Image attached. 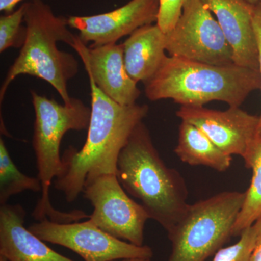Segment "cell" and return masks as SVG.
I'll return each mask as SVG.
<instances>
[{
  "label": "cell",
  "mask_w": 261,
  "mask_h": 261,
  "mask_svg": "<svg viewBox=\"0 0 261 261\" xmlns=\"http://www.w3.org/2000/svg\"><path fill=\"white\" fill-rule=\"evenodd\" d=\"M253 27L255 36H256L257 47H258L259 73H260L261 82V3L253 5ZM257 137L261 139V113L260 116H259Z\"/></svg>",
  "instance_id": "7402d4cb"
},
{
  "label": "cell",
  "mask_w": 261,
  "mask_h": 261,
  "mask_svg": "<svg viewBox=\"0 0 261 261\" xmlns=\"http://www.w3.org/2000/svg\"><path fill=\"white\" fill-rule=\"evenodd\" d=\"M116 176L125 191L140 201L150 219L166 231L177 223L189 205L185 179L163 162L143 121L119 154Z\"/></svg>",
  "instance_id": "7a4b0ae2"
},
{
  "label": "cell",
  "mask_w": 261,
  "mask_h": 261,
  "mask_svg": "<svg viewBox=\"0 0 261 261\" xmlns=\"http://www.w3.org/2000/svg\"><path fill=\"white\" fill-rule=\"evenodd\" d=\"M25 209L19 204L0 207V255L8 261H74L51 250L24 226Z\"/></svg>",
  "instance_id": "5bb4252c"
},
{
  "label": "cell",
  "mask_w": 261,
  "mask_h": 261,
  "mask_svg": "<svg viewBox=\"0 0 261 261\" xmlns=\"http://www.w3.org/2000/svg\"><path fill=\"white\" fill-rule=\"evenodd\" d=\"M82 193L93 206L91 222L114 238L143 246L145 224L150 217L128 195L116 174L101 175L86 182Z\"/></svg>",
  "instance_id": "ba28073f"
},
{
  "label": "cell",
  "mask_w": 261,
  "mask_h": 261,
  "mask_svg": "<svg viewBox=\"0 0 261 261\" xmlns=\"http://www.w3.org/2000/svg\"><path fill=\"white\" fill-rule=\"evenodd\" d=\"M72 48L80 55L89 78L103 93L121 106L137 104L141 91L127 72L123 44L87 47L77 37Z\"/></svg>",
  "instance_id": "7c38bea8"
},
{
  "label": "cell",
  "mask_w": 261,
  "mask_h": 261,
  "mask_svg": "<svg viewBox=\"0 0 261 261\" xmlns=\"http://www.w3.org/2000/svg\"><path fill=\"white\" fill-rule=\"evenodd\" d=\"M28 228L43 241L70 249L85 261L151 259L153 256L150 247L137 246L114 238L89 220L62 224L45 219Z\"/></svg>",
  "instance_id": "9c48e42d"
},
{
  "label": "cell",
  "mask_w": 261,
  "mask_h": 261,
  "mask_svg": "<svg viewBox=\"0 0 261 261\" xmlns=\"http://www.w3.org/2000/svg\"><path fill=\"white\" fill-rule=\"evenodd\" d=\"M254 226L256 229V236L250 261H261V216L255 221Z\"/></svg>",
  "instance_id": "603a6c76"
},
{
  "label": "cell",
  "mask_w": 261,
  "mask_h": 261,
  "mask_svg": "<svg viewBox=\"0 0 261 261\" xmlns=\"http://www.w3.org/2000/svg\"><path fill=\"white\" fill-rule=\"evenodd\" d=\"M244 1L252 5H255L257 4V3H261V0H244Z\"/></svg>",
  "instance_id": "d4e9b609"
},
{
  "label": "cell",
  "mask_w": 261,
  "mask_h": 261,
  "mask_svg": "<svg viewBox=\"0 0 261 261\" xmlns=\"http://www.w3.org/2000/svg\"><path fill=\"white\" fill-rule=\"evenodd\" d=\"M174 152L183 163L207 166L219 172L227 171L232 162V156L221 150L200 128L185 121L178 128Z\"/></svg>",
  "instance_id": "2e32d148"
},
{
  "label": "cell",
  "mask_w": 261,
  "mask_h": 261,
  "mask_svg": "<svg viewBox=\"0 0 261 261\" xmlns=\"http://www.w3.org/2000/svg\"><path fill=\"white\" fill-rule=\"evenodd\" d=\"M89 80L92 102L87 140L80 150L73 146L65 149L61 172L54 180L55 188L68 202L78 198L86 182L101 175H116L122 149L149 112L146 105L118 104Z\"/></svg>",
  "instance_id": "6da1fadb"
},
{
  "label": "cell",
  "mask_w": 261,
  "mask_h": 261,
  "mask_svg": "<svg viewBox=\"0 0 261 261\" xmlns=\"http://www.w3.org/2000/svg\"><path fill=\"white\" fill-rule=\"evenodd\" d=\"M23 0H0V11L5 14L14 11L15 7Z\"/></svg>",
  "instance_id": "cb8c5ba5"
},
{
  "label": "cell",
  "mask_w": 261,
  "mask_h": 261,
  "mask_svg": "<svg viewBox=\"0 0 261 261\" xmlns=\"http://www.w3.org/2000/svg\"><path fill=\"white\" fill-rule=\"evenodd\" d=\"M260 84L259 70L234 63L214 65L167 56L145 82V92L149 100L171 99L181 106L221 101L229 107H240Z\"/></svg>",
  "instance_id": "3957f363"
},
{
  "label": "cell",
  "mask_w": 261,
  "mask_h": 261,
  "mask_svg": "<svg viewBox=\"0 0 261 261\" xmlns=\"http://www.w3.org/2000/svg\"><path fill=\"white\" fill-rule=\"evenodd\" d=\"M255 236L256 229L253 224L244 230L236 243L219 249L213 261H250Z\"/></svg>",
  "instance_id": "ffe728a7"
},
{
  "label": "cell",
  "mask_w": 261,
  "mask_h": 261,
  "mask_svg": "<svg viewBox=\"0 0 261 261\" xmlns=\"http://www.w3.org/2000/svg\"><path fill=\"white\" fill-rule=\"evenodd\" d=\"M42 192L38 177L22 173L13 162L4 140L0 139V205L8 204L12 196L25 191Z\"/></svg>",
  "instance_id": "ac0fdd59"
},
{
  "label": "cell",
  "mask_w": 261,
  "mask_h": 261,
  "mask_svg": "<svg viewBox=\"0 0 261 261\" xmlns=\"http://www.w3.org/2000/svg\"><path fill=\"white\" fill-rule=\"evenodd\" d=\"M245 166L252 170L250 186L245 192L241 210L232 228V237L240 236L261 216V139L256 138L245 158Z\"/></svg>",
  "instance_id": "e0dca14e"
},
{
  "label": "cell",
  "mask_w": 261,
  "mask_h": 261,
  "mask_svg": "<svg viewBox=\"0 0 261 261\" xmlns=\"http://www.w3.org/2000/svg\"><path fill=\"white\" fill-rule=\"evenodd\" d=\"M159 9L160 0H130L108 13L67 18L70 28L78 31L82 42L97 47L116 44L141 27L157 23Z\"/></svg>",
  "instance_id": "8fae6325"
},
{
  "label": "cell",
  "mask_w": 261,
  "mask_h": 261,
  "mask_svg": "<svg viewBox=\"0 0 261 261\" xmlns=\"http://www.w3.org/2000/svg\"><path fill=\"white\" fill-rule=\"evenodd\" d=\"M31 95L35 112L32 146L37 159V177L42 187V196L32 216L38 221L48 219L62 224L87 219L88 215L82 211L56 210L51 203L49 189L61 172L60 148L63 137L68 130L88 129L91 108L76 98L61 105L34 90L31 91Z\"/></svg>",
  "instance_id": "5b68a950"
},
{
  "label": "cell",
  "mask_w": 261,
  "mask_h": 261,
  "mask_svg": "<svg viewBox=\"0 0 261 261\" xmlns=\"http://www.w3.org/2000/svg\"><path fill=\"white\" fill-rule=\"evenodd\" d=\"M176 116L200 128L215 145L231 156L244 159L257 138L259 116L240 107L217 111L204 106H181Z\"/></svg>",
  "instance_id": "30bf717a"
},
{
  "label": "cell",
  "mask_w": 261,
  "mask_h": 261,
  "mask_svg": "<svg viewBox=\"0 0 261 261\" xmlns=\"http://www.w3.org/2000/svg\"><path fill=\"white\" fill-rule=\"evenodd\" d=\"M245 192H223L189 204L167 231L172 250L168 261H206L232 237Z\"/></svg>",
  "instance_id": "8992f818"
},
{
  "label": "cell",
  "mask_w": 261,
  "mask_h": 261,
  "mask_svg": "<svg viewBox=\"0 0 261 261\" xmlns=\"http://www.w3.org/2000/svg\"><path fill=\"white\" fill-rule=\"evenodd\" d=\"M127 72L137 83L150 80L166 58V36L157 23L132 33L123 43Z\"/></svg>",
  "instance_id": "9a60e30c"
},
{
  "label": "cell",
  "mask_w": 261,
  "mask_h": 261,
  "mask_svg": "<svg viewBox=\"0 0 261 261\" xmlns=\"http://www.w3.org/2000/svg\"><path fill=\"white\" fill-rule=\"evenodd\" d=\"M27 3L12 13L0 17V53L9 48H21L27 37V27L23 25Z\"/></svg>",
  "instance_id": "d6986e66"
},
{
  "label": "cell",
  "mask_w": 261,
  "mask_h": 261,
  "mask_svg": "<svg viewBox=\"0 0 261 261\" xmlns=\"http://www.w3.org/2000/svg\"><path fill=\"white\" fill-rule=\"evenodd\" d=\"M215 15L231 47L233 63L259 70L258 47L253 27V5L244 0H201Z\"/></svg>",
  "instance_id": "4fadbf2b"
},
{
  "label": "cell",
  "mask_w": 261,
  "mask_h": 261,
  "mask_svg": "<svg viewBox=\"0 0 261 261\" xmlns=\"http://www.w3.org/2000/svg\"><path fill=\"white\" fill-rule=\"evenodd\" d=\"M166 36L170 56L214 65L233 63L232 49L201 0H187L177 23Z\"/></svg>",
  "instance_id": "52a82bcc"
},
{
  "label": "cell",
  "mask_w": 261,
  "mask_h": 261,
  "mask_svg": "<svg viewBox=\"0 0 261 261\" xmlns=\"http://www.w3.org/2000/svg\"><path fill=\"white\" fill-rule=\"evenodd\" d=\"M121 261H151V259H126V260H122Z\"/></svg>",
  "instance_id": "484cf974"
},
{
  "label": "cell",
  "mask_w": 261,
  "mask_h": 261,
  "mask_svg": "<svg viewBox=\"0 0 261 261\" xmlns=\"http://www.w3.org/2000/svg\"><path fill=\"white\" fill-rule=\"evenodd\" d=\"M24 23L27 37L0 89V102L12 83L20 75L41 79L50 84L63 102L71 100L68 83L78 73V61L70 53L60 50L57 43L73 47L77 37L69 29L68 18L55 14L43 0L27 2Z\"/></svg>",
  "instance_id": "277c9868"
},
{
  "label": "cell",
  "mask_w": 261,
  "mask_h": 261,
  "mask_svg": "<svg viewBox=\"0 0 261 261\" xmlns=\"http://www.w3.org/2000/svg\"><path fill=\"white\" fill-rule=\"evenodd\" d=\"M187 0H160L158 25L165 34L171 32L181 16Z\"/></svg>",
  "instance_id": "44dd1931"
},
{
  "label": "cell",
  "mask_w": 261,
  "mask_h": 261,
  "mask_svg": "<svg viewBox=\"0 0 261 261\" xmlns=\"http://www.w3.org/2000/svg\"><path fill=\"white\" fill-rule=\"evenodd\" d=\"M0 261H8V260H7V259L5 258V257H4L3 256H1V255H0Z\"/></svg>",
  "instance_id": "4316f807"
}]
</instances>
